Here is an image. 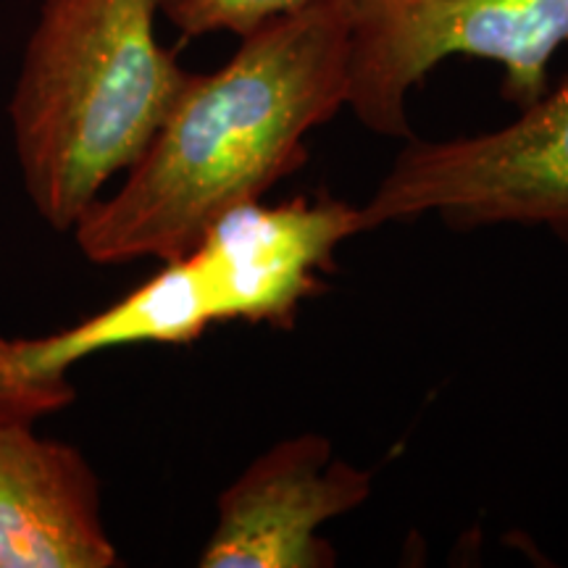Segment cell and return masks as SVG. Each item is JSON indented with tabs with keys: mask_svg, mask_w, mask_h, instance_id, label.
<instances>
[{
	"mask_svg": "<svg viewBox=\"0 0 568 568\" xmlns=\"http://www.w3.org/2000/svg\"><path fill=\"white\" fill-rule=\"evenodd\" d=\"M372 471L335 458L314 432L261 453L219 495L216 527L197 558L203 568H332L337 552L324 524L364 506Z\"/></svg>",
	"mask_w": 568,
	"mask_h": 568,
	"instance_id": "obj_6",
	"label": "cell"
},
{
	"mask_svg": "<svg viewBox=\"0 0 568 568\" xmlns=\"http://www.w3.org/2000/svg\"><path fill=\"white\" fill-rule=\"evenodd\" d=\"M437 213L447 226H548L568 243V71L500 130L416 140L361 209L366 230Z\"/></svg>",
	"mask_w": 568,
	"mask_h": 568,
	"instance_id": "obj_4",
	"label": "cell"
},
{
	"mask_svg": "<svg viewBox=\"0 0 568 568\" xmlns=\"http://www.w3.org/2000/svg\"><path fill=\"white\" fill-rule=\"evenodd\" d=\"M347 109V17L314 0L240 38L224 67L190 71L109 197L74 232L92 264L169 261L224 211L261 201L308 161V134Z\"/></svg>",
	"mask_w": 568,
	"mask_h": 568,
	"instance_id": "obj_1",
	"label": "cell"
},
{
	"mask_svg": "<svg viewBox=\"0 0 568 568\" xmlns=\"http://www.w3.org/2000/svg\"><path fill=\"white\" fill-rule=\"evenodd\" d=\"M347 17V109L385 138H414L408 98L447 59L503 69V98L527 109L568 42V0H339Z\"/></svg>",
	"mask_w": 568,
	"mask_h": 568,
	"instance_id": "obj_3",
	"label": "cell"
},
{
	"mask_svg": "<svg viewBox=\"0 0 568 568\" xmlns=\"http://www.w3.org/2000/svg\"><path fill=\"white\" fill-rule=\"evenodd\" d=\"M69 376H30L19 364L17 339L0 335V418H32L59 414L74 403Z\"/></svg>",
	"mask_w": 568,
	"mask_h": 568,
	"instance_id": "obj_9",
	"label": "cell"
},
{
	"mask_svg": "<svg viewBox=\"0 0 568 568\" xmlns=\"http://www.w3.org/2000/svg\"><path fill=\"white\" fill-rule=\"evenodd\" d=\"M101 485L77 447L0 418V568H113Z\"/></svg>",
	"mask_w": 568,
	"mask_h": 568,
	"instance_id": "obj_7",
	"label": "cell"
},
{
	"mask_svg": "<svg viewBox=\"0 0 568 568\" xmlns=\"http://www.w3.org/2000/svg\"><path fill=\"white\" fill-rule=\"evenodd\" d=\"M314 0H161V17L184 38L230 32L243 34L284 13H293Z\"/></svg>",
	"mask_w": 568,
	"mask_h": 568,
	"instance_id": "obj_8",
	"label": "cell"
},
{
	"mask_svg": "<svg viewBox=\"0 0 568 568\" xmlns=\"http://www.w3.org/2000/svg\"><path fill=\"white\" fill-rule=\"evenodd\" d=\"M159 17L161 0H40L9 113L21 182L55 232L138 161L187 80Z\"/></svg>",
	"mask_w": 568,
	"mask_h": 568,
	"instance_id": "obj_2",
	"label": "cell"
},
{
	"mask_svg": "<svg viewBox=\"0 0 568 568\" xmlns=\"http://www.w3.org/2000/svg\"><path fill=\"white\" fill-rule=\"evenodd\" d=\"M361 232V209L332 195L251 201L213 219L182 258L211 324L290 329L322 287V274L335 268L337 247Z\"/></svg>",
	"mask_w": 568,
	"mask_h": 568,
	"instance_id": "obj_5",
	"label": "cell"
}]
</instances>
